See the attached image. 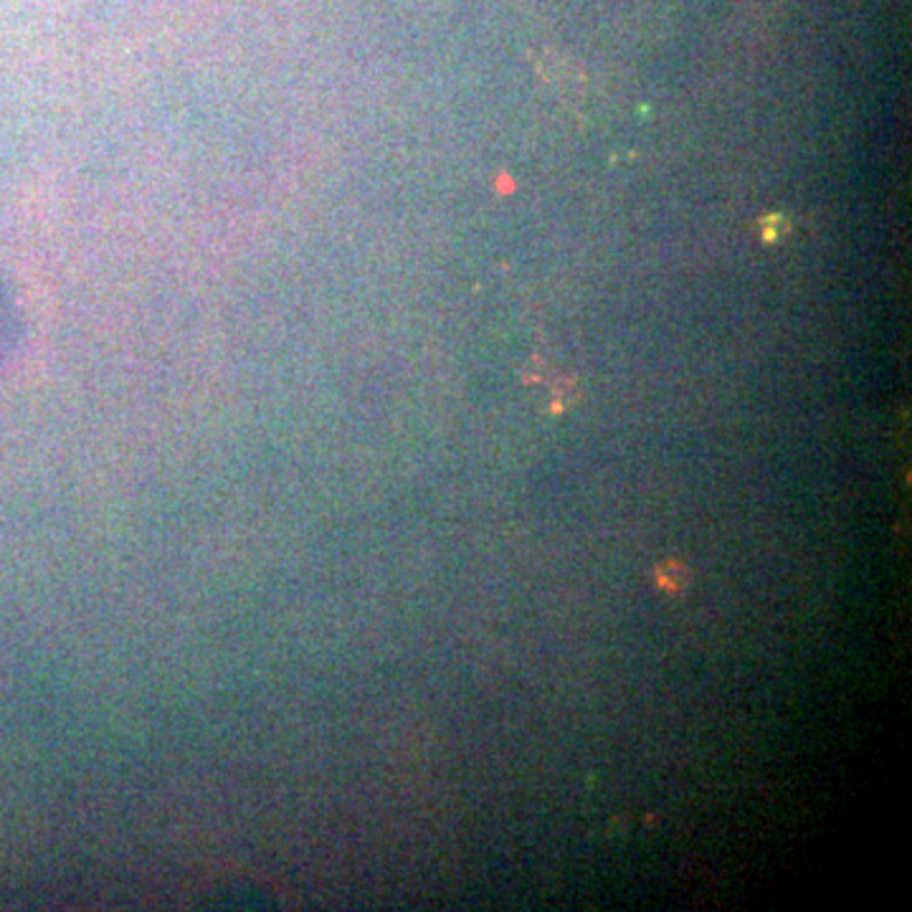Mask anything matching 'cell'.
<instances>
[{
  "label": "cell",
  "instance_id": "cell-2",
  "mask_svg": "<svg viewBox=\"0 0 912 912\" xmlns=\"http://www.w3.org/2000/svg\"><path fill=\"white\" fill-rule=\"evenodd\" d=\"M760 233H763L766 241H778L780 236L788 233V221L783 216H778V213H771V216H766L760 221Z\"/></svg>",
  "mask_w": 912,
  "mask_h": 912
},
{
  "label": "cell",
  "instance_id": "cell-1",
  "mask_svg": "<svg viewBox=\"0 0 912 912\" xmlns=\"http://www.w3.org/2000/svg\"><path fill=\"white\" fill-rule=\"evenodd\" d=\"M690 583V571L679 560H664L656 565V585L664 593H679Z\"/></svg>",
  "mask_w": 912,
  "mask_h": 912
}]
</instances>
